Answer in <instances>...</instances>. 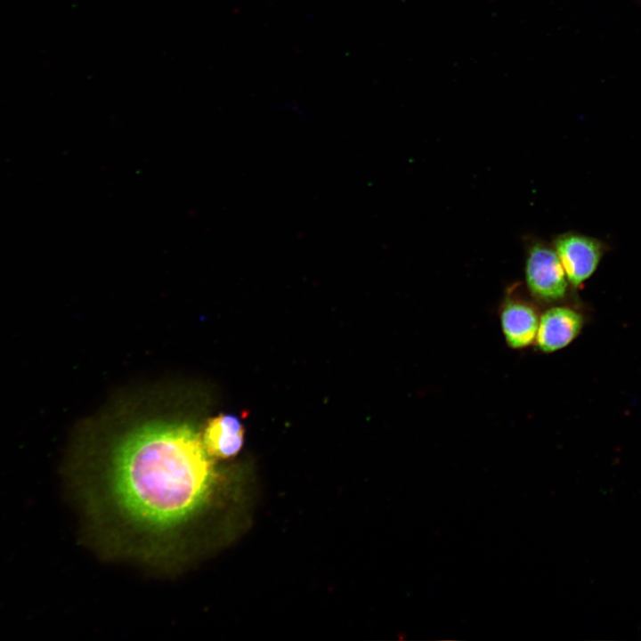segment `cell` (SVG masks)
Here are the masks:
<instances>
[{
  "mask_svg": "<svg viewBox=\"0 0 641 641\" xmlns=\"http://www.w3.org/2000/svg\"><path fill=\"white\" fill-rule=\"evenodd\" d=\"M203 426L150 417L84 453L77 486L102 548L171 569L207 556L228 479L207 450Z\"/></svg>",
  "mask_w": 641,
  "mask_h": 641,
  "instance_id": "obj_1",
  "label": "cell"
},
{
  "mask_svg": "<svg viewBox=\"0 0 641 641\" xmlns=\"http://www.w3.org/2000/svg\"><path fill=\"white\" fill-rule=\"evenodd\" d=\"M524 275L530 294L539 302L552 304L567 293L569 281L557 254L542 240L527 242Z\"/></svg>",
  "mask_w": 641,
  "mask_h": 641,
  "instance_id": "obj_2",
  "label": "cell"
},
{
  "mask_svg": "<svg viewBox=\"0 0 641 641\" xmlns=\"http://www.w3.org/2000/svg\"><path fill=\"white\" fill-rule=\"evenodd\" d=\"M563 265L569 284L578 288L596 270L605 250L599 239L577 232L556 236L551 244Z\"/></svg>",
  "mask_w": 641,
  "mask_h": 641,
  "instance_id": "obj_3",
  "label": "cell"
},
{
  "mask_svg": "<svg viewBox=\"0 0 641 641\" xmlns=\"http://www.w3.org/2000/svg\"><path fill=\"white\" fill-rule=\"evenodd\" d=\"M583 317L566 306H553L540 317L535 343L544 353L559 351L570 345L580 333Z\"/></svg>",
  "mask_w": 641,
  "mask_h": 641,
  "instance_id": "obj_4",
  "label": "cell"
},
{
  "mask_svg": "<svg viewBox=\"0 0 641 641\" xmlns=\"http://www.w3.org/2000/svg\"><path fill=\"white\" fill-rule=\"evenodd\" d=\"M500 327L507 345L512 349H523L533 344L539 327V315L528 303L507 299L499 313Z\"/></svg>",
  "mask_w": 641,
  "mask_h": 641,
  "instance_id": "obj_5",
  "label": "cell"
},
{
  "mask_svg": "<svg viewBox=\"0 0 641 641\" xmlns=\"http://www.w3.org/2000/svg\"><path fill=\"white\" fill-rule=\"evenodd\" d=\"M244 427L233 415L219 414L207 420L202 435L207 452L216 459L235 457L244 442Z\"/></svg>",
  "mask_w": 641,
  "mask_h": 641,
  "instance_id": "obj_6",
  "label": "cell"
},
{
  "mask_svg": "<svg viewBox=\"0 0 641 641\" xmlns=\"http://www.w3.org/2000/svg\"><path fill=\"white\" fill-rule=\"evenodd\" d=\"M641 1V0H640Z\"/></svg>",
  "mask_w": 641,
  "mask_h": 641,
  "instance_id": "obj_7",
  "label": "cell"
}]
</instances>
